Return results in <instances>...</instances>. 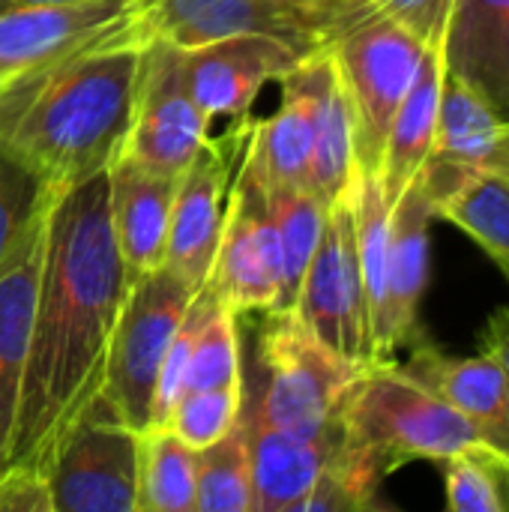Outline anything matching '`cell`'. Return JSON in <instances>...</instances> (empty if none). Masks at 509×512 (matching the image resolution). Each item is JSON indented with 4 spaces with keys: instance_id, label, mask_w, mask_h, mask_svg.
I'll return each instance as SVG.
<instances>
[{
    "instance_id": "1",
    "label": "cell",
    "mask_w": 509,
    "mask_h": 512,
    "mask_svg": "<svg viewBox=\"0 0 509 512\" xmlns=\"http://www.w3.org/2000/svg\"><path fill=\"white\" fill-rule=\"evenodd\" d=\"M135 276L108 213V174L57 195L30 324L6 468L45 474L60 438L102 393L111 339Z\"/></svg>"
},
{
    "instance_id": "2",
    "label": "cell",
    "mask_w": 509,
    "mask_h": 512,
    "mask_svg": "<svg viewBox=\"0 0 509 512\" xmlns=\"http://www.w3.org/2000/svg\"><path fill=\"white\" fill-rule=\"evenodd\" d=\"M147 42L78 51L0 87V153L54 192L105 171L129 132Z\"/></svg>"
},
{
    "instance_id": "3",
    "label": "cell",
    "mask_w": 509,
    "mask_h": 512,
    "mask_svg": "<svg viewBox=\"0 0 509 512\" xmlns=\"http://www.w3.org/2000/svg\"><path fill=\"white\" fill-rule=\"evenodd\" d=\"M348 432L390 477L414 459L444 462L459 450L486 447L477 429L444 396L414 381L396 360H378L357 372L342 396Z\"/></svg>"
},
{
    "instance_id": "4",
    "label": "cell",
    "mask_w": 509,
    "mask_h": 512,
    "mask_svg": "<svg viewBox=\"0 0 509 512\" xmlns=\"http://www.w3.org/2000/svg\"><path fill=\"white\" fill-rule=\"evenodd\" d=\"M360 369L330 351L294 312H267L258 339L261 387L249 405L243 399V411L285 432H321Z\"/></svg>"
},
{
    "instance_id": "5",
    "label": "cell",
    "mask_w": 509,
    "mask_h": 512,
    "mask_svg": "<svg viewBox=\"0 0 509 512\" xmlns=\"http://www.w3.org/2000/svg\"><path fill=\"white\" fill-rule=\"evenodd\" d=\"M423 51V39L378 9L351 21L333 39L330 54L339 66L354 114L357 168L378 174L390 123L411 90Z\"/></svg>"
},
{
    "instance_id": "6",
    "label": "cell",
    "mask_w": 509,
    "mask_h": 512,
    "mask_svg": "<svg viewBox=\"0 0 509 512\" xmlns=\"http://www.w3.org/2000/svg\"><path fill=\"white\" fill-rule=\"evenodd\" d=\"M192 300L195 291L168 267L135 276L129 288L111 339L102 396L135 432L153 423L159 369Z\"/></svg>"
},
{
    "instance_id": "7",
    "label": "cell",
    "mask_w": 509,
    "mask_h": 512,
    "mask_svg": "<svg viewBox=\"0 0 509 512\" xmlns=\"http://www.w3.org/2000/svg\"><path fill=\"white\" fill-rule=\"evenodd\" d=\"M45 477L54 512H135L138 432L99 393L60 438Z\"/></svg>"
},
{
    "instance_id": "8",
    "label": "cell",
    "mask_w": 509,
    "mask_h": 512,
    "mask_svg": "<svg viewBox=\"0 0 509 512\" xmlns=\"http://www.w3.org/2000/svg\"><path fill=\"white\" fill-rule=\"evenodd\" d=\"M150 36L144 0H72L0 12V87L51 60L141 45Z\"/></svg>"
},
{
    "instance_id": "9",
    "label": "cell",
    "mask_w": 509,
    "mask_h": 512,
    "mask_svg": "<svg viewBox=\"0 0 509 512\" xmlns=\"http://www.w3.org/2000/svg\"><path fill=\"white\" fill-rule=\"evenodd\" d=\"M144 9L153 36L183 51L228 36L258 33L291 45L303 57H312L330 48L333 39L357 21L294 0H144Z\"/></svg>"
},
{
    "instance_id": "10",
    "label": "cell",
    "mask_w": 509,
    "mask_h": 512,
    "mask_svg": "<svg viewBox=\"0 0 509 512\" xmlns=\"http://www.w3.org/2000/svg\"><path fill=\"white\" fill-rule=\"evenodd\" d=\"M330 351L354 366L375 363L369 309L357 255V225L351 189L330 204L321 243L306 267L291 309Z\"/></svg>"
},
{
    "instance_id": "11",
    "label": "cell",
    "mask_w": 509,
    "mask_h": 512,
    "mask_svg": "<svg viewBox=\"0 0 509 512\" xmlns=\"http://www.w3.org/2000/svg\"><path fill=\"white\" fill-rule=\"evenodd\" d=\"M210 141V123L189 93L183 48L153 36L141 51L135 108L120 156L129 162L180 177Z\"/></svg>"
},
{
    "instance_id": "12",
    "label": "cell",
    "mask_w": 509,
    "mask_h": 512,
    "mask_svg": "<svg viewBox=\"0 0 509 512\" xmlns=\"http://www.w3.org/2000/svg\"><path fill=\"white\" fill-rule=\"evenodd\" d=\"M204 291L240 312H276L282 291V240L264 186L237 168L219 249Z\"/></svg>"
},
{
    "instance_id": "13",
    "label": "cell",
    "mask_w": 509,
    "mask_h": 512,
    "mask_svg": "<svg viewBox=\"0 0 509 512\" xmlns=\"http://www.w3.org/2000/svg\"><path fill=\"white\" fill-rule=\"evenodd\" d=\"M246 141L249 126L246 132H234L219 141L210 138L177 180L165 243V267L180 276L195 294H201L207 285L225 225L228 195L246 156Z\"/></svg>"
},
{
    "instance_id": "14",
    "label": "cell",
    "mask_w": 509,
    "mask_h": 512,
    "mask_svg": "<svg viewBox=\"0 0 509 512\" xmlns=\"http://www.w3.org/2000/svg\"><path fill=\"white\" fill-rule=\"evenodd\" d=\"M507 129L509 126L486 102V96L459 72L444 66L435 144L420 174L432 210L471 177L504 171Z\"/></svg>"
},
{
    "instance_id": "15",
    "label": "cell",
    "mask_w": 509,
    "mask_h": 512,
    "mask_svg": "<svg viewBox=\"0 0 509 512\" xmlns=\"http://www.w3.org/2000/svg\"><path fill=\"white\" fill-rule=\"evenodd\" d=\"M306 57L273 36H228L183 51V75L192 99L213 126L219 117H246L270 81H282Z\"/></svg>"
},
{
    "instance_id": "16",
    "label": "cell",
    "mask_w": 509,
    "mask_h": 512,
    "mask_svg": "<svg viewBox=\"0 0 509 512\" xmlns=\"http://www.w3.org/2000/svg\"><path fill=\"white\" fill-rule=\"evenodd\" d=\"M435 210L423 192L420 177L399 195L390 210V252H387V291L381 321L372 336L375 363L420 339V303L429 285V228Z\"/></svg>"
},
{
    "instance_id": "17",
    "label": "cell",
    "mask_w": 509,
    "mask_h": 512,
    "mask_svg": "<svg viewBox=\"0 0 509 512\" xmlns=\"http://www.w3.org/2000/svg\"><path fill=\"white\" fill-rule=\"evenodd\" d=\"M249 432L252 456V512H297L300 501L315 489L327 465L342 450L348 429L342 411L312 435L285 432L240 411Z\"/></svg>"
},
{
    "instance_id": "18",
    "label": "cell",
    "mask_w": 509,
    "mask_h": 512,
    "mask_svg": "<svg viewBox=\"0 0 509 512\" xmlns=\"http://www.w3.org/2000/svg\"><path fill=\"white\" fill-rule=\"evenodd\" d=\"M405 375L444 396L477 429L483 444L509 462V369L489 351L453 357L417 339L411 357L399 363Z\"/></svg>"
},
{
    "instance_id": "19",
    "label": "cell",
    "mask_w": 509,
    "mask_h": 512,
    "mask_svg": "<svg viewBox=\"0 0 509 512\" xmlns=\"http://www.w3.org/2000/svg\"><path fill=\"white\" fill-rule=\"evenodd\" d=\"M48 216L51 210L33 222L27 237L0 267V471L6 468L15 417H18L30 324H33L39 273L45 258Z\"/></svg>"
},
{
    "instance_id": "20",
    "label": "cell",
    "mask_w": 509,
    "mask_h": 512,
    "mask_svg": "<svg viewBox=\"0 0 509 512\" xmlns=\"http://www.w3.org/2000/svg\"><path fill=\"white\" fill-rule=\"evenodd\" d=\"M315 84L309 57L282 78V105L249 129L243 171L264 189H309Z\"/></svg>"
},
{
    "instance_id": "21",
    "label": "cell",
    "mask_w": 509,
    "mask_h": 512,
    "mask_svg": "<svg viewBox=\"0 0 509 512\" xmlns=\"http://www.w3.org/2000/svg\"><path fill=\"white\" fill-rule=\"evenodd\" d=\"M105 174L111 228L126 267L132 276L165 267V243L180 177L147 171L120 153L108 162Z\"/></svg>"
},
{
    "instance_id": "22",
    "label": "cell",
    "mask_w": 509,
    "mask_h": 512,
    "mask_svg": "<svg viewBox=\"0 0 509 512\" xmlns=\"http://www.w3.org/2000/svg\"><path fill=\"white\" fill-rule=\"evenodd\" d=\"M444 42H429L420 60V69L411 81V90L405 93L378 165V180L384 189V198L390 207L399 201V195L423 174L432 144H435V126H438V102H441V84H444Z\"/></svg>"
},
{
    "instance_id": "23",
    "label": "cell",
    "mask_w": 509,
    "mask_h": 512,
    "mask_svg": "<svg viewBox=\"0 0 509 512\" xmlns=\"http://www.w3.org/2000/svg\"><path fill=\"white\" fill-rule=\"evenodd\" d=\"M444 57L509 126V0H456Z\"/></svg>"
},
{
    "instance_id": "24",
    "label": "cell",
    "mask_w": 509,
    "mask_h": 512,
    "mask_svg": "<svg viewBox=\"0 0 509 512\" xmlns=\"http://www.w3.org/2000/svg\"><path fill=\"white\" fill-rule=\"evenodd\" d=\"M309 69L315 84V135H312L309 189L330 207L351 189L357 174L354 114L330 48L312 54Z\"/></svg>"
},
{
    "instance_id": "25",
    "label": "cell",
    "mask_w": 509,
    "mask_h": 512,
    "mask_svg": "<svg viewBox=\"0 0 509 512\" xmlns=\"http://www.w3.org/2000/svg\"><path fill=\"white\" fill-rule=\"evenodd\" d=\"M135 512H195V450L168 426L138 432Z\"/></svg>"
},
{
    "instance_id": "26",
    "label": "cell",
    "mask_w": 509,
    "mask_h": 512,
    "mask_svg": "<svg viewBox=\"0 0 509 512\" xmlns=\"http://www.w3.org/2000/svg\"><path fill=\"white\" fill-rule=\"evenodd\" d=\"M435 219L465 231L509 273V180L504 171H486L462 183L435 204Z\"/></svg>"
},
{
    "instance_id": "27",
    "label": "cell",
    "mask_w": 509,
    "mask_h": 512,
    "mask_svg": "<svg viewBox=\"0 0 509 512\" xmlns=\"http://www.w3.org/2000/svg\"><path fill=\"white\" fill-rule=\"evenodd\" d=\"M252 456L243 417L219 441L195 450V512H252Z\"/></svg>"
},
{
    "instance_id": "28",
    "label": "cell",
    "mask_w": 509,
    "mask_h": 512,
    "mask_svg": "<svg viewBox=\"0 0 509 512\" xmlns=\"http://www.w3.org/2000/svg\"><path fill=\"white\" fill-rule=\"evenodd\" d=\"M279 225L282 240V291H279V309L291 312L306 276V267L321 243L324 222H327V204L312 189H264Z\"/></svg>"
},
{
    "instance_id": "29",
    "label": "cell",
    "mask_w": 509,
    "mask_h": 512,
    "mask_svg": "<svg viewBox=\"0 0 509 512\" xmlns=\"http://www.w3.org/2000/svg\"><path fill=\"white\" fill-rule=\"evenodd\" d=\"M348 429V426H345ZM381 465L372 453L348 432L342 450L327 465L315 489L300 501L297 512H369L378 510V492L384 483Z\"/></svg>"
},
{
    "instance_id": "30",
    "label": "cell",
    "mask_w": 509,
    "mask_h": 512,
    "mask_svg": "<svg viewBox=\"0 0 509 512\" xmlns=\"http://www.w3.org/2000/svg\"><path fill=\"white\" fill-rule=\"evenodd\" d=\"M444 465L447 510L509 512V462L489 447L453 453Z\"/></svg>"
},
{
    "instance_id": "31",
    "label": "cell",
    "mask_w": 509,
    "mask_h": 512,
    "mask_svg": "<svg viewBox=\"0 0 509 512\" xmlns=\"http://www.w3.org/2000/svg\"><path fill=\"white\" fill-rule=\"evenodd\" d=\"M60 192H54L24 162L0 153V267L27 237L33 222L51 210Z\"/></svg>"
},
{
    "instance_id": "32",
    "label": "cell",
    "mask_w": 509,
    "mask_h": 512,
    "mask_svg": "<svg viewBox=\"0 0 509 512\" xmlns=\"http://www.w3.org/2000/svg\"><path fill=\"white\" fill-rule=\"evenodd\" d=\"M234 318L237 315L228 306L213 303V309L207 312L195 336V348H192L189 372H186V390H213V387L243 384Z\"/></svg>"
},
{
    "instance_id": "33",
    "label": "cell",
    "mask_w": 509,
    "mask_h": 512,
    "mask_svg": "<svg viewBox=\"0 0 509 512\" xmlns=\"http://www.w3.org/2000/svg\"><path fill=\"white\" fill-rule=\"evenodd\" d=\"M243 411V384L240 387H213V390H186L171 408L165 426L192 450H201L231 432Z\"/></svg>"
},
{
    "instance_id": "34",
    "label": "cell",
    "mask_w": 509,
    "mask_h": 512,
    "mask_svg": "<svg viewBox=\"0 0 509 512\" xmlns=\"http://www.w3.org/2000/svg\"><path fill=\"white\" fill-rule=\"evenodd\" d=\"M372 6L429 45L447 39L456 0H372Z\"/></svg>"
},
{
    "instance_id": "35",
    "label": "cell",
    "mask_w": 509,
    "mask_h": 512,
    "mask_svg": "<svg viewBox=\"0 0 509 512\" xmlns=\"http://www.w3.org/2000/svg\"><path fill=\"white\" fill-rule=\"evenodd\" d=\"M0 512H54L48 477L36 468H3L0 471Z\"/></svg>"
},
{
    "instance_id": "36",
    "label": "cell",
    "mask_w": 509,
    "mask_h": 512,
    "mask_svg": "<svg viewBox=\"0 0 509 512\" xmlns=\"http://www.w3.org/2000/svg\"><path fill=\"white\" fill-rule=\"evenodd\" d=\"M483 351L495 354L509 369V306L495 309L483 330Z\"/></svg>"
},
{
    "instance_id": "37",
    "label": "cell",
    "mask_w": 509,
    "mask_h": 512,
    "mask_svg": "<svg viewBox=\"0 0 509 512\" xmlns=\"http://www.w3.org/2000/svg\"><path fill=\"white\" fill-rule=\"evenodd\" d=\"M294 3H303V6H312V9L339 12V15H348V18H360L369 9H375L372 0H294Z\"/></svg>"
},
{
    "instance_id": "38",
    "label": "cell",
    "mask_w": 509,
    "mask_h": 512,
    "mask_svg": "<svg viewBox=\"0 0 509 512\" xmlns=\"http://www.w3.org/2000/svg\"><path fill=\"white\" fill-rule=\"evenodd\" d=\"M45 3H72V0H0V12L24 9V6H45Z\"/></svg>"
},
{
    "instance_id": "39",
    "label": "cell",
    "mask_w": 509,
    "mask_h": 512,
    "mask_svg": "<svg viewBox=\"0 0 509 512\" xmlns=\"http://www.w3.org/2000/svg\"><path fill=\"white\" fill-rule=\"evenodd\" d=\"M504 174L509 180V129H507V150H504Z\"/></svg>"
}]
</instances>
